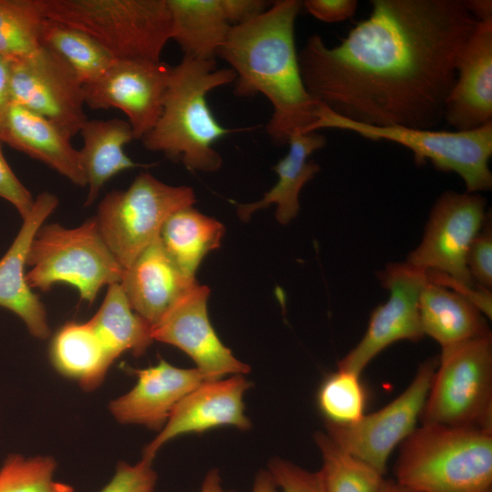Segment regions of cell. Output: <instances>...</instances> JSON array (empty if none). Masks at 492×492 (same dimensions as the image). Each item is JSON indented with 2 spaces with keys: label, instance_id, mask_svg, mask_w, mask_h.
<instances>
[{
  "label": "cell",
  "instance_id": "9",
  "mask_svg": "<svg viewBox=\"0 0 492 492\" xmlns=\"http://www.w3.org/2000/svg\"><path fill=\"white\" fill-rule=\"evenodd\" d=\"M420 419L492 433L491 334L442 347Z\"/></svg>",
  "mask_w": 492,
  "mask_h": 492
},
{
  "label": "cell",
  "instance_id": "10",
  "mask_svg": "<svg viewBox=\"0 0 492 492\" xmlns=\"http://www.w3.org/2000/svg\"><path fill=\"white\" fill-rule=\"evenodd\" d=\"M195 202L192 188L171 186L141 172L127 190L108 192L99 202L95 219L106 245L127 271L159 237L167 219Z\"/></svg>",
  "mask_w": 492,
  "mask_h": 492
},
{
  "label": "cell",
  "instance_id": "26",
  "mask_svg": "<svg viewBox=\"0 0 492 492\" xmlns=\"http://www.w3.org/2000/svg\"><path fill=\"white\" fill-rule=\"evenodd\" d=\"M49 357L56 372L86 391L102 384L116 360L87 322L65 323L52 338Z\"/></svg>",
  "mask_w": 492,
  "mask_h": 492
},
{
  "label": "cell",
  "instance_id": "30",
  "mask_svg": "<svg viewBox=\"0 0 492 492\" xmlns=\"http://www.w3.org/2000/svg\"><path fill=\"white\" fill-rule=\"evenodd\" d=\"M314 441L323 466L325 492H380L385 479L377 469L340 447L325 432H317Z\"/></svg>",
  "mask_w": 492,
  "mask_h": 492
},
{
  "label": "cell",
  "instance_id": "25",
  "mask_svg": "<svg viewBox=\"0 0 492 492\" xmlns=\"http://www.w3.org/2000/svg\"><path fill=\"white\" fill-rule=\"evenodd\" d=\"M170 39L184 56L215 59L232 26L224 0H167Z\"/></svg>",
  "mask_w": 492,
  "mask_h": 492
},
{
  "label": "cell",
  "instance_id": "1",
  "mask_svg": "<svg viewBox=\"0 0 492 492\" xmlns=\"http://www.w3.org/2000/svg\"><path fill=\"white\" fill-rule=\"evenodd\" d=\"M342 42L318 34L298 52L309 95L338 116L375 127L436 128L477 20L464 0H373Z\"/></svg>",
  "mask_w": 492,
  "mask_h": 492
},
{
  "label": "cell",
  "instance_id": "14",
  "mask_svg": "<svg viewBox=\"0 0 492 492\" xmlns=\"http://www.w3.org/2000/svg\"><path fill=\"white\" fill-rule=\"evenodd\" d=\"M169 72L161 61L116 59L100 78L84 86L86 105L121 110L134 138L141 139L160 117Z\"/></svg>",
  "mask_w": 492,
  "mask_h": 492
},
{
  "label": "cell",
  "instance_id": "11",
  "mask_svg": "<svg viewBox=\"0 0 492 492\" xmlns=\"http://www.w3.org/2000/svg\"><path fill=\"white\" fill-rule=\"evenodd\" d=\"M437 364L436 357L422 363L408 386L378 411L348 425L325 422V433L343 450L384 475L394 449L416 428Z\"/></svg>",
  "mask_w": 492,
  "mask_h": 492
},
{
  "label": "cell",
  "instance_id": "33",
  "mask_svg": "<svg viewBox=\"0 0 492 492\" xmlns=\"http://www.w3.org/2000/svg\"><path fill=\"white\" fill-rule=\"evenodd\" d=\"M56 467L49 456L11 454L0 467V492H75L55 477Z\"/></svg>",
  "mask_w": 492,
  "mask_h": 492
},
{
  "label": "cell",
  "instance_id": "41",
  "mask_svg": "<svg viewBox=\"0 0 492 492\" xmlns=\"http://www.w3.org/2000/svg\"><path fill=\"white\" fill-rule=\"evenodd\" d=\"M251 492H279V489L268 469H261L257 473L254 478Z\"/></svg>",
  "mask_w": 492,
  "mask_h": 492
},
{
  "label": "cell",
  "instance_id": "8",
  "mask_svg": "<svg viewBox=\"0 0 492 492\" xmlns=\"http://www.w3.org/2000/svg\"><path fill=\"white\" fill-rule=\"evenodd\" d=\"M26 280L43 292L56 283L75 287L92 303L106 285L121 282L125 271L106 245L95 217L76 228L43 224L29 249Z\"/></svg>",
  "mask_w": 492,
  "mask_h": 492
},
{
  "label": "cell",
  "instance_id": "28",
  "mask_svg": "<svg viewBox=\"0 0 492 492\" xmlns=\"http://www.w3.org/2000/svg\"><path fill=\"white\" fill-rule=\"evenodd\" d=\"M87 323L116 359L126 352L139 356L153 342L151 326L133 311L120 282L108 286L101 306Z\"/></svg>",
  "mask_w": 492,
  "mask_h": 492
},
{
  "label": "cell",
  "instance_id": "2",
  "mask_svg": "<svg viewBox=\"0 0 492 492\" xmlns=\"http://www.w3.org/2000/svg\"><path fill=\"white\" fill-rule=\"evenodd\" d=\"M302 2L279 0L256 17L232 26L217 56L235 74L240 97L264 96L272 107L266 132L276 145L315 121L320 103L307 92L301 75L294 26Z\"/></svg>",
  "mask_w": 492,
  "mask_h": 492
},
{
  "label": "cell",
  "instance_id": "22",
  "mask_svg": "<svg viewBox=\"0 0 492 492\" xmlns=\"http://www.w3.org/2000/svg\"><path fill=\"white\" fill-rule=\"evenodd\" d=\"M287 144V154L272 168L278 176L276 184L260 200L237 206L241 220L248 221L253 212L272 204H276L275 218L282 224L289 223L298 215L300 192L320 170L319 164L309 157L325 146L326 138L316 131L295 132Z\"/></svg>",
  "mask_w": 492,
  "mask_h": 492
},
{
  "label": "cell",
  "instance_id": "19",
  "mask_svg": "<svg viewBox=\"0 0 492 492\" xmlns=\"http://www.w3.org/2000/svg\"><path fill=\"white\" fill-rule=\"evenodd\" d=\"M57 204L56 195L38 194L16 237L0 260V306L16 314L30 334L39 340H46L51 330L44 304L26 282L25 269L37 231Z\"/></svg>",
  "mask_w": 492,
  "mask_h": 492
},
{
  "label": "cell",
  "instance_id": "13",
  "mask_svg": "<svg viewBox=\"0 0 492 492\" xmlns=\"http://www.w3.org/2000/svg\"><path fill=\"white\" fill-rule=\"evenodd\" d=\"M390 292L385 302L371 313L367 329L358 343L337 364L338 369L361 374L383 350L399 341L417 342L425 334L419 298L428 281L425 272L404 262H394L379 274Z\"/></svg>",
  "mask_w": 492,
  "mask_h": 492
},
{
  "label": "cell",
  "instance_id": "43",
  "mask_svg": "<svg viewBox=\"0 0 492 492\" xmlns=\"http://www.w3.org/2000/svg\"><path fill=\"white\" fill-rule=\"evenodd\" d=\"M380 492H415L405 487L395 480H385Z\"/></svg>",
  "mask_w": 492,
  "mask_h": 492
},
{
  "label": "cell",
  "instance_id": "18",
  "mask_svg": "<svg viewBox=\"0 0 492 492\" xmlns=\"http://www.w3.org/2000/svg\"><path fill=\"white\" fill-rule=\"evenodd\" d=\"M137 382L128 393L109 404L120 424L161 430L177 405L204 382L195 368H180L160 359L155 365L136 370Z\"/></svg>",
  "mask_w": 492,
  "mask_h": 492
},
{
  "label": "cell",
  "instance_id": "16",
  "mask_svg": "<svg viewBox=\"0 0 492 492\" xmlns=\"http://www.w3.org/2000/svg\"><path fill=\"white\" fill-rule=\"evenodd\" d=\"M251 383L242 374L204 381L174 408L165 425L143 450L153 459L159 449L179 436L202 433L220 426L248 430L251 422L245 414L243 396Z\"/></svg>",
  "mask_w": 492,
  "mask_h": 492
},
{
  "label": "cell",
  "instance_id": "27",
  "mask_svg": "<svg viewBox=\"0 0 492 492\" xmlns=\"http://www.w3.org/2000/svg\"><path fill=\"white\" fill-rule=\"evenodd\" d=\"M225 228L192 206L171 214L164 222L159 240L168 255L187 276L195 278L205 255L220 247Z\"/></svg>",
  "mask_w": 492,
  "mask_h": 492
},
{
  "label": "cell",
  "instance_id": "23",
  "mask_svg": "<svg viewBox=\"0 0 492 492\" xmlns=\"http://www.w3.org/2000/svg\"><path fill=\"white\" fill-rule=\"evenodd\" d=\"M419 313L424 334L441 348L491 334L484 314L470 299L429 280L420 294Z\"/></svg>",
  "mask_w": 492,
  "mask_h": 492
},
{
  "label": "cell",
  "instance_id": "32",
  "mask_svg": "<svg viewBox=\"0 0 492 492\" xmlns=\"http://www.w3.org/2000/svg\"><path fill=\"white\" fill-rule=\"evenodd\" d=\"M360 375L337 368L322 382L316 399L325 422L348 425L365 414L367 392Z\"/></svg>",
  "mask_w": 492,
  "mask_h": 492
},
{
  "label": "cell",
  "instance_id": "4",
  "mask_svg": "<svg viewBox=\"0 0 492 492\" xmlns=\"http://www.w3.org/2000/svg\"><path fill=\"white\" fill-rule=\"evenodd\" d=\"M395 474L415 492H492V433L423 424L402 443Z\"/></svg>",
  "mask_w": 492,
  "mask_h": 492
},
{
  "label": "cell",
  "instance_id": "20",
  "mask_svg": "<svg viewBox=\"0 0 492 492\" xmlns=\"http://www.w3.org/2000/svg\"><path fill=\"white\" fill-rule=\"evenodd\" d=\"M55 123L10 102L0 117V142L36 159L78 187H87L79 152Z\"/></svg>",
  "mask_w": 492,
  "mask_h": 492
},
{
  "label": "cell",
  "instance_id": "7",
  "mask_svg": "<svg viewBox=\"0 0 492 492\" xmlns=\"http://www.w3.org/2000/svg\"><path fill=\"white\" fill-rule=\"evenodd\" d=\"M336 128L372 140H387L408 149L416 165L430 161L444 172H455L466 192L478 193L492 188L488 167L492 156V122L471 130H438L405 127H375L343 118L320 104L315 121L302 133Z\"/></svg>",
  "mask_w": 492,
  "mask_h": 492
},
{
  "label": "cell",
  "instance_id": "5",
  "mask_svg": "<svg viewBox=\"0 0 492 492\" xmlns=\"http://www.w3.org/2000/svg\"><path fill=\"white\" fill-rule=\"evenodd\" d=\"M46 18L96 39L116 59L160 61L170 40L167 0H42Z\"/></svg>",
  "mask_w": 492,
  "mask_h": 492
},
{
  "label": "cell",
  "instance_id": "31",
  "mask_svg": "<svg viewBox=\"0 0 492 492\" xmlns=\"http://www.w3.org/2000/svg\"><path fill=\"white\" fill-rule=\"evenodd\" d=\"M46 19L42 0H0V56L15 61L37 51Z\"/></svg>",
  "mask_w": 492,
  "mask_h": 492
},
{
  "label": "cell",
  "instance_id": "37",
  "mask_svg": "<svg viewBox=\"0 0 492 492\" xmlns=\"http://www.w3.org/2000/svg\"><path fill=\"white\" fill-rule=\"evenodd\" d=\"M0 197L10 202L24 219L32 210L35 199L8 165L0 142Z\"/></svg>",
  "mask_w": 492,
  "mask_h": 492
},
{
  "label": "cell",
  "instance_id": "35",
  "mask_svg": "<svg viewBox=\"0 0 492 492\" xmlns=\"http://www.w3.org/2000/svg\"><path fill=\"white\" fill-rule=\"evenodd\" d=\"M271 473L281 492H325L319 471H309L288 460L274 457L269 462Z\"/></svg>",
  "mask_w": 492,
  "mask_h": 492
},
{
  "label": "cell",
  "instance_id": "17",
  "mask_svg": "<svg viewBox=\"0 0 492 492\" xmlns=\"http://www.w3.org/2000/svg\"><path fill=\"white\" fill-rule=\"evenodd\" d=\"M444 120L457 131L492 122V19L477 21L461 51Z\"/></svg>",
  "mask_w": 492,
  "mask_h": 492
},
{
  "label": "cell",
  "instance_id": "34",
  "mask_svg": "<svg viewBox=\"0 0 492 492\" xmlns=\"http://www.w3.org/2000/svg\"><path fill=\"white\" fill-rule=\"evenodd\" d=\"M157 482L153 459L142 456L136 464L120 461L111 479L99 492H154Z\"/></svg>",
  "mask_w": 492,
  "mask_h": 492
},
{
  "label": "cell",
  "instance_id": "38",
  "mask_svg": "<svg viewBox=\"0 0 492 492\" xmlns=\"http://www.w3.org/2000/svg\"><path fill=\"white\" fill-rule=\"evenodd\" d=\"M305 9L315 18L326 23H335L352 17L357 9L355 0H306Z\"/></svg>",
  "mask_w": 492,
  "mask_h": 492
},
{
  "label": "cell",
  "instance_id": "3",
  "mask_svg": "<svg viewBox=\"0 0 492 492\" xmlns=\"http://www.w3.org/2000/svg\"><path fill=\"white\" fill-rule=\"evenodd\" d=\"M235 78L231 68H218L215 59L183 56L170 67L160 117L141 138L143 146L179 159L190 171L218 170L222 159L213 145L232 130L218 122L206 97Z\"/></svg>",
  "mask_w": 492,
  "mask_h": 492
},
{
  "label": "cell",
  "instance_id": "6",
  "mask_svg": "<svg viewBox=\"0 0 492 492\" xmlns=\"http://www.w3.org/2000/svg\"><path fill=\"white\" fill-rule=\"evenodd\" d=\"M486 205L479 193L443 192L430 210L421 242L405 262L464 294L491 319L490 291L476 289L466 268L469 246L487 216Z\"/></svg>",
  "mask_w": 492,
  "mask_h": 492
},
{
  "label": "cell",
  "instance_id": "24",
  "mask_svg": "<svg viewBox=\"0 0 492 492\" xmlns=\"http://www.w3.org/2000/svg\"><path fill=\"white\" fill-rule=\"evenodd\" d=\"M83 146L78 150L88 188L85 206L91 205L104 184L119 172L143 166L134 162L124 147L134 139L127 120L87 119L82 126Z\"/></svg>",
  "mask_w": 492,
  "mask_h": 492
},
{
  "label": "cell",
  "instance_id": "42",
  "mask_svg": "<svg viewBox=\"0 0 492 492\" xmlns=\"http://www.w3.org/2000/svg\"><path fill=\"white\" fill-rule=\"evenodd\" d=\"M200 492H233L225 490L221 485V478L219 470L214 468L210 470L205 476Z\"/></svg>",
  "mask_w": 492,
  "mask_h": 492
},
{
  "label": "cell",
  "instance_id": "36",
  "mask_svg": "<svg viewBox=\"0 0 492 492\" xmlns=\"http://www.w3.org/2000/svg\"><path fill=\"white\" fill-rule=\"evenodd\" d=\"M466 268L475 285L492 288V224L490 215L471 242L466 255Z\"/></svg>",
  "mask_w": 492,
  "mask_h": 492
},
{
  "label": "cell",
  "instance_id": "12",
  "mask_svg": "<svg viewBox=\"0 0 492 492\" xmlns=\"http://www.w3.org/2000/svg\"><path fill=\"white\" fill-rule=\"evenodd\" d=\"M9 86L11 102L43 116L70 138L87 120L83 83L61 57L44 46L10 61Z\"/></svg>",
  "mask_w": 492,
  "mask_h": 492
},
{
  "label": "cell",
  "instance_id": "21",
  "mask_svg": "<svg viewBox=\"0 0 492 492\" xmlns=\"http://www.w3.org/2000/svg\"><path fill=\"white\" fill-rule=\"evenodd\" d=\"M196 282L178 268L159 237L125 271L120 283L133 311L152 326Z\"/></svg>",
  "mask_w": 492,
  "mask_h": 492
},
{
  "label": "cell",
  "instance_id": "39",
  "mask_svg": "<svg viewBox=\"0 0 492 492\" xmlns=\"http://www.w3.org/2000/svg\"><path fill=\"white\" fill-rule=\"evenodd\" d=\"M10 61L0 56V117L11 102Z\"/></svg>",
  "mask_w": 492,
  "mask_h": 492
},
{
  "label": "cell",
  "instance_id": "40",
  "mask_svg": "<svg viewBox=\"0 0 492 492\" xmlns=\"http://www.w3.org/2000/svg\"><path fill=\"white\" fill-rule=\"evenodd\" d=\"M464 2L477 21L492 19L491 0H464Z\"/></svg>",
  "mask_w": 492,
  "mask_h": 492
},
{
  "label": "cell",
  "instance_id": "29",
  "mask_svg": "<svg viewBox=\"0 0 492 492\" xmlns=\"http://www.w3.org/2000/svg\"><path fill=\"white\" fill-rule=\"evenodd\" d=\"M44 46L61 57L83 85L100 78L116 58L85 32L46 19L40 38Z\"/></svg>",
  "mask_w": 492,
  "mask_h": 492
},
{
  "label": "cell",
  "instance_id": "15",
  "mask_svg": "<svg viewBox=\"0 0 492 492\" xmlns=\"http://www.w3.org/2000/svg\"><path fill=\"white\" fill-rule=\"evenodd\" d=\"M210 288L197 282L151 326L153 341L173 345L196 364L205 381L246 374L250 366L240 361L215 333L207 311Z\"/></svg>",
  "mask_w": 492,
  "mask_h": 492
}]
</instances>
